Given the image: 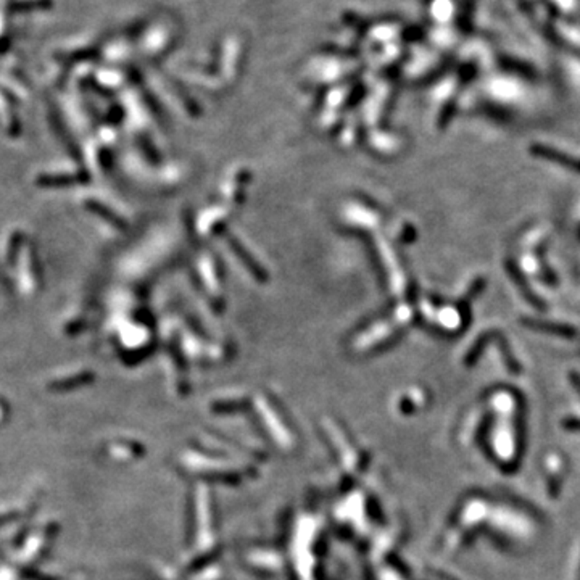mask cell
<instances>
[{"instance_id":"cell-1","label":"cell","mask_w":580,"mask_h":580,"mask_svg":"<svg viewBox=\"0 0 580 580\" xmlns=\"http://www.w3.org/2000/svg\"><path fill=\"white\" fill-rule=\"evenodd\" d=\"M530 154L537 158L552 161V163H558L564 166V168L574 171V173L580 174V158H574V156L564 154V152H559L556 149H552V147L535 144L530 147Z\"/></svg>"},{"instance_id":"cell-2","label":"cell","mask_w":580,"mask_h":580,"mask_svg":"<svg viewBox=\"0 0 580 580\" xmlns=\"http://www.w3.org/2000/svg\"><path fill=\"white\" fill-rule=\"evenodd\" d=\"M523 326L529 327V329H534V331L554 334V336H559V337H564V338H574L577 336L576 329L571 327V326H566V324L540 321V319H532V318H524L523 319Z\"/></svg>"},{"instance_id":"cell-3","label":"cell","mask_w":580,"mask_h":580,"mask_svg":"<svg viewBox=\"0 0 580 580\" xmlns=\"http://www.w3.org/2000/svg\"><path fill=\"white\" fill-rule=\"evenodd\" d=\"M506 269H508V274L511 276V279H513L514 281V284H516V287L519 289V292L523 293V297L527 300V302L530 303V305H534L535 308L537 309H543L547 308V305H545L542 300H540L537 295H535L534 292H532V289L529 287V284L525 282V279H524V276H523V273L519 271V268L516 266V264L511 262V260H508V262H506Z\"/></svg>"},{"instance_id":"cell-4","label":"cell","mask_w":580,"mask_h":580,"mask_svg":"<svg viewBox=\"0 0 580 580\" xmlns=\"http://www.w3.org/2000/svg\"><path fill=\"white\" fill-rule=\"evenodd\" d=\"M563 424H564V429H568V431H580L579 419H566Z\"/></svg>"},{"instance_id":"cell-5","label":"cell","mask_w":580,"mask_h":580,"mask_svg":"<svg viewBox=\"0 0 580 580\" xmlns=\"http://www.w3.org/2000/svg\"><path fill=\"white\" fill-rule=\"evenodd\" d=\"M571 381H572V386L576 387V390L580 393V376L577 374V372H572Z\"/></svg>"},{"instance_id":"cell-6","label":"cell","mask_w":580,"mask_h":580,"mask_svg":"<svg viewBox=\"0 0 580 580\" xmlns=\"http://www.w3.org/2000/svg\"><path fill=\"white\" fill-rule=\"evenodd\" d=\"M579 580H580V577H579Z\"/></svg>"}]
</instances>
